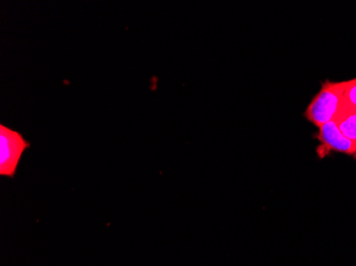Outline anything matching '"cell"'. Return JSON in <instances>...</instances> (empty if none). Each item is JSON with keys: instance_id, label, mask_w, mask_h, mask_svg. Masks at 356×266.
I'll list each match as a JSON object with an SVG mask.
<instances>
[{"instance_id": "2", "label": "cell", "mask_w": 356, "mask_h": 266, "mask_svg": "<svg viewBox=\"0 0 356 266\" xmlns=\"http://www.w3.org/2000/svg\"><path fill=\"white\" fill-rule=\"evenodd\" d=\"M30 143L21 132L0 125V176L14 178Z\"/></svg>"}, {"instance_id": "5", "label": "cell", "mask_w": 356, "mask_h": 266, "mask_svg": "<svg viewBox=\"0 0 356 266\" xmlns=\"http://www.w3.org/2000/svg\"><path fill=\"white\" fill-rule=\"evenodd\" d=\"M345 101L350 107L356 109V78L345 81Z\"/></svg>"}, {"instance_id": "3", "label": "cell", "mask_w": 356, "mask_h": 266, "mask_svg": "<svg viewBox=\"0 0 356 266\" xmlns=\"http://www.w3.org/2000/svg\"><path fill=\"white\" fill-rule=\"evenodd\" d=\"M318 129L317 139L320 144L317 153L320 158L327 157L330 153H346L356 158V143L341 133L335 122H329Z\"/></svg>"}, {"instance_id": "1", "label": "cell", "mask_w": 356, "mask_h": 266, "mask_svg": "<svg viewBox=\"0 0 356 266\" xmlns=\"http://www.w3.org/2000/svg\"><path fill=\"white\" fill-rule=\"evenodd\" d=\"M343 94L345 81L325 80L320 91L314 96L306 108L304 117L318 128L334 121L341 108L345 106Z\"/></svg>"}, {"instance_id": "4", "label": "cell", "mask_w": 356, "mask_h": 266, "mask_svg": "<svg viewBox=\"0 0 356 266\" xmlns=\"http://www.w3.org/2000/svg\"><path fill=\"white\" fill-rule=\"evenodd\" d=\"M334 122L347 139L356 143V109L346 103Z\"/></svg>"}]
</instances>
